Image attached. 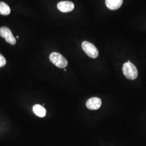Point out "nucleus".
Returning <instances> with one entry per match:
<instances>
[{"mask_svg":"<svg viewBox=\"0 0 146 146\" xmlns=\"http://www.w3.org/2000/svg\"><path fill=\"white\" fill-rule=\"evenodd\" d=\"M122 72L125 78L129 80H135L138 76V71L134 64L128 61L122 67Z\"/></svg>","mask_w":146,"mask_h":146,"instance_id":"f257e3e1","label":"nucleus"},{"mask_svg":"<svg viewBox=\"0 0 146 146\" xmlns=\"http://www.w3.org/2000/svg\"><path fill=\"white\" fill-rule=\"evenodd\" d=\"M49 60L55 66L58 68H65L68 65V61L67 59L58 52H52L49 55Z\"/></svg>","mask_w":146,"mask_h":146,"instance_id":"f03ea898","label":"nucleus"},{"mask_svg":"<svg viewBox=\"0 0 146 146\" xmlns=\"http://www.w3.org/2000/svg\"><path fill=\"white\" fill-rule=\"evenodd\" d=\"M82 48L84 52L90 58H96L99 56V51L98 49L92 43L84 41L82 43Z\"/></svg>","mask_w":146,"mask_h":146,"instance_id":"7ed1b4c3","label":"nucleus"},{"mask_svg":"<svg viewBox=\"0 0 146 146\" xmlns=\"http://www.w3.org/2000/svg\"><path fill=\"white\" fill-rule=\"evenodd\" d=\"M0 36L5 38L6 42L11 45L15 44V38L13 36L11 30L7 27H2L0 28Z\"/></svg>","mask_w":146,"mask_h":146,"instance_id":"20e7f679","label":"nucleus"},{"mask_svg":"<svg viewBox=\"0 0 146 146\" xmlns=\"http://www.w3.org/2000/svg\"><path fill=\"white\" fill-rule=\"evenodd\" d=\"M58 9L63 13H69L74 9V4L72 2L64 1L58 3Z\"/></svg>","mask_w":146,"mask_h":146,"instance_id":"39448f33","label":"nucleus"},{"mask_svg":"<svg viewBox=\"0 0 146 146\" xmlns=\"http://www.w3.org/2000/svg\"><path fill=\"white\" fill-rule=\"evenodd\" d=\"M102 102L99 98L94 97L88 100L86 102V107L90 110H98L101 106Z\"/></svg>","mask_w":146,"mask_h":146,"instance_id":"423d86ee","label":"nucleus"},{"mask_svg":"<svg viewBox=\"0 0 146 146\" xmlns=\"http://www.w3.org/2000/svg\"><path fill=\"white\" fill-rule=\"evenodd\" d=\"M106 6L110 10H116L122 5L123 0H106Z\"/></svg>","mask_w":146,"mask_h":146,"instance_id":"0eeeda50","label":"nucleus"},{"mask_svg":"<svg viewBox=\"0 0 146 146\" xmlns=\"http://www.w3.org/2000/svg\"><path fill=\"white\" fill-rule=\"evenodd\" d=\"M33 110L34 113L38 117H43L46 115V110L40 104H35L33 106Z\"/></svg>","mask_w":146,"mask_h":146,"instance_id":"6e6552de","label":"nucleus"},{"mask_svg":"<svg viewBox=\"0 0 146 146\" xmlns=\"http://www.w3.org/2000/svg\"><path fill=\"white\" fill-rule=\"evenodd\" d=\"M11 13V9L9 5L3 2H0V14L8 15Z\"/></svg>","mask_w":146,"mask_h":146,"instance_id":"1a4fd4ad","label":"nucleus"},{"mask_svg":"<svg viewBox=\"0 0 146 146\" xmlns=\"http://www.w3.org/2000/svg\"><path fill=\"white\" fill-rule=\"evenodd\" d=\"M6 64V60L5 57L0 54V68L5 66Z\"/></svg>","mask_w":146,"mask_h":146,"instance_id":"9d476101","label":"nucleus"},{"mask_svg":"<svg viewBox=\"0 0 146 146\" xmlns=\"http://www.w3.org/2000/svg\"><path fill=\"white\" fill-rule=\"evenodd\" d=\"M17 38H19V36H17Z\"/></svg>","mask_w":146,"mask_h":146,"instance_id":"9b49d317","label":"nucleus"}]
</instances>
